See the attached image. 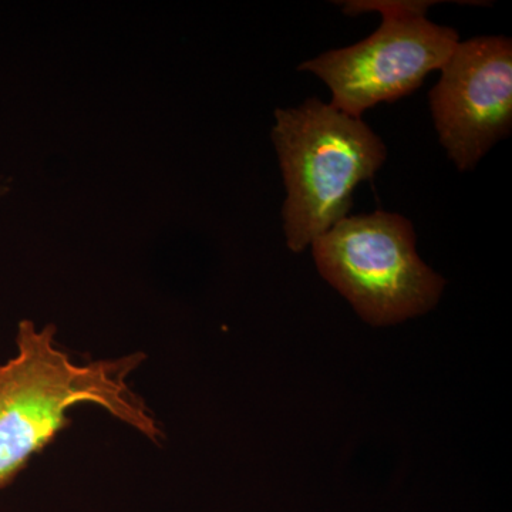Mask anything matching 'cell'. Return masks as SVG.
<instances>
[{"label": "cell", "mask_w": 512, "mask_h": 512, "mask_svg": "<svg viewBox=\"0 0 512 512\" xmlns=\"http://www.w3.org/2000/svg\"><path fill=\"white\" fill-rule=\"evenodd\" d=\"M55 336L53 325L37 329L22 320L18 353L0 365V488L69 426V410L80 404L101 407L154 443L163 439L156 417L128 384L143 353L77 363Z\"/></svg>", "instance_id": "6da1fadb"}, {"label": "cell", "mask_w": 512, "mask_h": 512, "mask_svg": "<svg viewBox=\"0 0 512 512\" xmlns=\"http://www.w3.org/2000/svg\"><path fill=\"white\" fill-rule=\"evenodd\" d=\"M275 119L272 140L288 191L286 244L302 252L348 217L353 191L372 180L387 151L360 117L315 97L296 109L276 110Z\"/></svg>", "instance_id": "7a4b0ae2"}, {"label": "cell", "mask_w": 512, "mask_h": 512, "mask_svg": "<svg viewBox=\"0 0 512 512\" xmlns=\"http://www.w3.org/2000/svg\"><path fill=\"white\" fill-rule=\"evenodd\" d=\"M312 248L320 275L372 326L424 315L446 284L421 261L412 222L399 214L343 218Z\"/></svg>", "instance_id": "3957f363"}, {"label": "cell", "mask_w": 512, "mask_h": 512, "mask_svg": "<svg viewBox=\"0 0 512 512\" xmlns=\"http://www.w3.org/2000/svg\"><path fill=\"white\" fill-rule=\"evenodd\" d=\"M430 5L434 2H345L346 15L377 10L382 25L362 42L323 53L299 70L320 77L332 92L330 104L353 117L409 96L460 42L456 30L426 18Z\"/></svg>", "instance_id": "277c9868"}, {"label": "cell", "mask_w": 512, "mask_h": 512, "mask_svg": "<svg viewBox=\"0 0 512 512\" xmlns=\"http://www.w3.org/2000/svg\"><path fill=\"white\" fill-rule=\"evenodd\" d=\"M430 92L440 143L458 170H473L511 133L512 42L476 37L458 42Z\"/></svg>", "instance_id": "5b68a950"}]
</instances>
